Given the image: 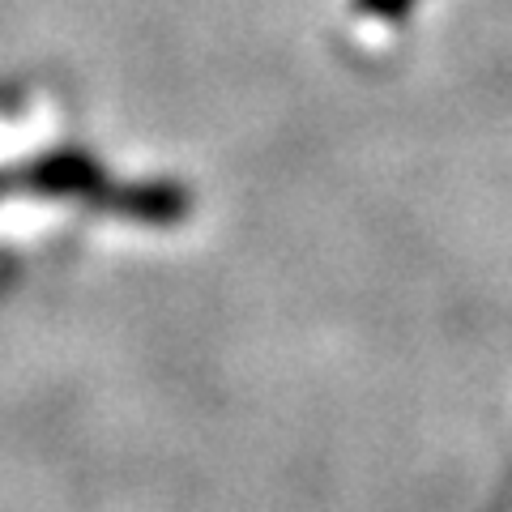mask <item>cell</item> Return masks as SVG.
Masks as SVG:
<instances>
[{"instance_id":"cell-1","label":"cell","mask_w":512,"mask_h":512,"mask_svg":"<svg viewBox=\"0 0 512 512\" xmlns=\"http://www.w3.org/2000/svg\"><path fill=\"white\" fill-rule=\"evenodd\" d=\"M30 184H39L43 192H82V188L94 184V171L82 163V158L60 154V158H52V163L30 171Z\"/></svg>"},{"instance_id":"cell-2","label":"cell","mask_w":512,"mask_h":512,"mask_svg":"<svg viewBox=\"0 0 512 512\" xmlns=\"http://www.w3.org/2000/svg\"><path fill=\"white\" fill-rule=\"evenodd\" d=\"M367 5H372V9H384V13H389V9H402V5H406V0H367Z\"/></svg>"}]
</instances>
